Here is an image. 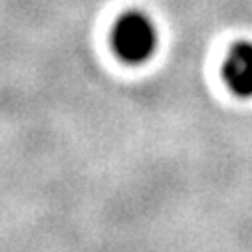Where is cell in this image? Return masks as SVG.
<instances>
[{"mask_svg": "<svg viewBox=\"0 0 252 252\" xmlns=\"http://www.w3.org/2000/svg\"><path fill=\"white\" fill-rule=\"evenodd\" d=\"M222 78L238 97H252V42H236L224 60Z\"/></svg>", "mask_w": 252, "mask_h": 252, "instance_id": "2", "label": "cell"}, {"mask_svg": "<svg viewBox=\"0 0 252 252\" xmlns=\"http://www.w3.org/2000/svg\"><path fill=\"white\" fill-rule=\"evenodd\" d=\"M111 46L123 62L143 64L157 50V28L149 16L127 12L115 22Z\"/></svg>", "mask_w": 252, "mask_h": 252, "instance_id": "1", "label": "cell"}]
</instances>
